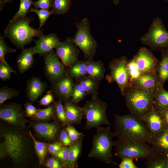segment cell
<instances>
[{"label": "cell", "mask_w": 168, "mask_h": 168, "mask_svg": "<svg viewBox=\"0 0 168 168\" xmlns=\"http://www.w3.org/2000/svg\"><path fill=\"white\" fill-rule=\"evenodd\" d=\"M128 61L126 57L122 56L113 59L110 63V73L106 77L109 83L115 82L123 95L130 86V81L127 69Z\"/></svg>", "instance_id": "9"}, {"label": "cell", "mask_w": 168, "mask_h": 168, "mask_svg": "<svg viewBox=\"0 0 168 168\" xmlns=\"http://www.w3.org/2000/svg\"><path fill=\"white\" fill-rule=\"evenodd\" d=\"M54 95L51 89L48 91L46 94L39 101V104L48 106L54 101Z\"/></svg>", "instance_id": "45"}, {"label": "cell", "mask_w": 168, "mask_h": 168, "mask_svg": "<svg viewBox=\"0 0 168 168\" xmlns=\"http://www.w3.org/2000/svg\"><path fill=\"white\" fill-rule=\"evenodd\" d=\"M69 137L72 143L75 142L83 134L77 130L73 125H68L65 128Z\"/></svg>", "instance_id": "42"}, {"label": "cell", "mask_w": 168, "mask_h": 168, "mask_svg": "<svg viewBox=\"0 0 168 168\" xmlns=\"http://www.w3.org/2000/svg\"><path fill=\"white\" fill-rule=\"evenodd\" d=\"M29 12H34L37 15L40 21L39 29H41L50 15L54 14V12L52 10L49 11L48 10L38 9L31 7L29 10Z\"/></svg>", "instance_id": "37"}, {"label": "cell", "mask_w": 168, "mask_h": 168, "mask_svg": "<svg viewBox=\"0 0 168 168\" xmlns=\"http://www.w3.org/2000/svg\"><path fill=\"white\" fill-rule=\"evenodd\" d=\"M25 112L21 105L11 103L0 108V118L4 121L17 127H23L26 122Z\"/></svg>", "instance_id": "11"}, {"label": "cell", "mask_w": 168, "mask_h": 168, "mask_svg": "<svg viewBox=\"0 0 168 168\" xmlns=\"http://www.w3.org/2000/svg\"><path fill=\"white\" fill-rule=\"evenodd\" d=\"M87 95V93L82 86L78 83L76 82L70 100L72 103L77 104L83 100Z\"/></svg>", "instance_id": "35"}, {"label": "cell", "mask_w": 168, "mask_h": 168, "mask_svg": "<svg viewBox=\"0 0 168 168\" xmlns=\"http://www.w3.org/2000/svg\"><path fill=\"white\" fill-rule=\"evenodd\" d=\"M114 129L118 139L135 140L150 144L152 134L142 119L132 114H114Z\"/></svg>", "instance_id": "1"}, {"label": "cell", "mask_w": 168, "mask_h": 168, "mask_svg": "<svg viewBox=\"0 0 168 168\" xmlns=\"http://www.w3.org/2000/svg\"><path fill=\"white\" fill-rule=\"evenodd\" d=\"M154 92L131 85L122 95L131 113L142 119L154 103Z\"/></svg>", "instance_id": "4"}, {"label": "cell", "mask_w": 168, "mask_h": 168, "mask_svg": "<svg viewBox=\"0 0 168 168\" xmlns=\"http://www.w3.org/2000/svg\"><path fill=\"white\" fill-rule=\"evenodd\" d=\"M159 83L154 92V103L160 110L168 108V91Z\"/></svg>", "instance_id": "28"}, {"label": "cell", "mask_w": 168, "mask_h": 168, "mask_svg": "<svg viewBox=\"0 0 168 168\" xmlns=\"http://www.w3.org/2000/svg\"><path fill=\"white\" fill-rule=\"evenodd\" d=\"M159 110L166 125V129L168 130V108Z\"/></svg>", "instance_id": "50"}, {"label": "cell", "mask_w": 168, "mask_h": 168, "mask_svg": "<svg viewBox=\"0 0 168 168\" xmlns=\"http://www.w3.org/2000/svg\"><path fill=\"white\" fill-rule=\"evenodd\" d=\"M32 16L16 20L8 24L4 31L5 37L9 39L18 49H23L25 46L34 40V37L43 35V30L31 27L30 23L33 21Z\"/></svg>", "instance_id": "2"}, {"label": "cell", "mask_w": 168, "mask_h": 168, "mask_svg": "<svg viewBox=\"0 0 168 168\" xmlns=\"http://www.w3.org/2000/svg\"><path fill=\"white\" fill-rule=\"evenodd\" d=\"M44 56V72L47 79L52 84L65 73V66L53 50Z\"/></svg>", "instance_id": "10"}, {"label": "cell", "mask_w": 168, "mask_h": 168, "mask_svg": "<svg viewBox=\"0 0 168 168\" xmlns=\"http://www.w3.org/2000/svg\"><path fill=\"white\" fill-rule=\"evenodd\" d=\"M115 155L122 159L128 158L132 159H147L156 151L148 143L135 140H122L118 139L114 142Z\"/></svg>", "instance_id": "5"}, {"label": "cell", "mask_w": 168, "mask_h": 168, "mask_svg": "<svg viewBox=\"0 0 168 168\" xmlns=\"http://www.w3.org/2000/svg\"><path fill=\"white\" fill-rule=\"evenodd\" d=\"M75 25L77 32L73 39L74 43L83 52L86 61L93 60L98 45L91 34L88 19L84 18L79 22L75 23Z\"/></svg>", "instance_id": "7"}, {"label": "cell", "mask_w": 168, "mask_h": 168, "mask_svg": "<svg viewBox=\"0 0 168 168\" xmlns=\"http://www.w3.org/2000/svg\"><path fill=\"white\" fill-rule=\"evenodd\" d=\"M22 50L16 61L17 68L21 73H23L30 68L35 61L33 47Z\"/></svg>", "instance_id": "21"}, {"label": "cell", "mask_w": 168, "mask_h": 168, "mask_svg": "<svg viewBox=\"0 0 168 168\" xmlns=\"http://www.w3.org/2000/svg\"><path fill=\"white\" fill-rule=\"evenodd\" d=\"M63 146L60 142H56L49 144L47 148L49 152L54 156L61 149Z\"/></svg>", "instance_id": "47"}, {"label": "cell", "mask_w": 168, "mask_h": 168, "mask_svg": "<svg viewBox=\"0 0 168 168\" xmlns=\"http://www.w3.org/2000/svg\"><path fill=\"white\" fill-rule=\"evenodd\" d=\"M16 72V71L12 69L9 65L0 63V78L2 81H7L10 78L12 73Z\"/></svg>", "instance_id": "41"}, {"label": "cell", "mask_w": 168, "mask_h": 168, "mask_svg": "<svg viewBox=\"0 0 168 168\" xmlns=\"http://www.w3.org/2000/svg\"><path fill=\"white\" fill-rule=\"evenodd\" d=\"M26 113L27 116L32 117L37 113L38 110L34 106L29 103L27 101L25 104Z\"/></svg>", "instance_id": "49"}, {"label": "cell", "mask_w": 168, "mask_h": 168, "mask_svg": "<svg viewBox=\"0 0 168 168\" xmlns=\"http://www.w3.org/2000/svg\"><path fill=\"white\" fill-rule=\"evenodd\" d=\"M105 72L104 64L101 61H89L87 72L91 77L100 81L104 77Z\"/></svg>", "instance_id": "27"}, {"label": "cell", "mask_w": 168, "mask_h": 168, "mask_svg": "<svg viewBox=\"0 0 168 168\" xmlns=\"http://www.w3.org/2000/svg\"><path fill=\"white\" fill-rule=\"evenodd\" d=\"M62 100L60 99L58 101L53 102L56 111L57 117L63 126L69 125L67 120L65 109L62 104Z\"/></svg>", "instance_id": "36"}, {"label": "cell", "mask_w": 168, "mask_h": 168, "mask_svg": "<svg viewBox=\"0 0 168 168\" xmlns=\"http://www.w3.org/2000/svg\"><path fill=\"white\" fill-rule=\"evenodd\" d=\"M84 136L83 134L77 140L69 147V168H77L78 167V161L82 154Z\"/></svg>", "instance_id": "22"}, {"label": "cell", "mask_w": 168, "mask_h": 168, "mask_svg": "<svg viewBox=\"0 0 168 168\" xmlns=\"http://www.w3.org/2000/svg\"><path fill=\"white\" fill-rule=\"evenodd\" d=\"M140 40L153 50H168V31L159 17L153 20L148 31L141 36Z\"/></svg>", "instance_id": "8"}, {"label": "cell", "mask_w": 168, "mask_h": 168, "mask_svg": "<svg viewBox=\"0 0 168 168\" xmlns=\"http://www.w3.org/2000/svg\"><path fill=\"white\" fill-rule=\"evenodd\" d=\"M164 153H166L165 157L166 160V168H168V152Z\"/></svg>", "instance_id": "52"}, {"label": "cell", "mask_w": 168, "mask_h": 168, "mask_svg": "<svg viewBox=\"0 0 168 168\" xmlns=\"http://www.w3.org/2000/svg\"><path fill=\"white\" fill-rule=\"evenodd\" d=\"M54 156L61 161L64 167L68 168L69 162L68 147L63 146L61 149Z\"/></svg>", "instance_id": "40"}, {"label": "cell", "mask_w": 168, "mask_h": 168, "mask_svg": "<svg viewBox=\"0 0 168 168\" xmlns=\"http://www.w3.org/2000/svg\"><path fill=\"white\" fill-rule=\"evenodd\" d=\"M121 162L118 165L119 168H138L134 164L133 159L128 158H123Z\"/></svg>", "instance_id": "48"}, {"label": "cell", "mask_w": 168, "mask_h": 168, "mask_svg": "<svg viewBox=\"0 0 168 168\" xmlns=\"http://www.w3.org/2000/svg\"><path fill=\"white\" fill-rule=\"evenodd\" d=\"M127 69L129 79L130 86L142 74L137 68L133 59L129 61H128L127 64Z\"/></svg>", "instance_id": "38"}, {"label": "cell", "mask_w": 168, "mask_h": 168, "mask_svg": "<svg viewBox=\"0 0 168 168\" xmlns=\"http://www.w3.org/2000/svg\"><path fill=\"white\" fill-rule=\"evenodd\" d=\"M89 61L78 60L67 67L65 73L76 81L87 75V68Z\"/></svg>", "instance_id": "24"}, {"label": "cell", "mask_w": 168, "mask_h": 168, "mask_svg": "<svg viewBox=\"0 0 168 168\" xmlns=\"http://www.w3.org/2000/svg\"><path fill=\"white\" fill-rule=\"evenodd\" d=\"M149 144L157 152H168V130L152 134Z\"/></svg>", "instance_id": "23"}, {"label": "cell", "mask_w": 168, "mask_h": 168, "mask_svg": "<svg viewBox=\"0 0 168 168\" xmlns=\"http://www.w3.org/2000/svg\"><path fill=\"white\" fill-rule=\"evenodd\" d=\"M20 93L14 89L4 85L0 88V105L8 99L13 98L19 95Z\"/></svg>", "instance_id": "34"}, {"label": "cell", "mask_w": 168, "mask_h": 168, "mask_svg": "<svg viewBox=\"0 0 168 168\" xmlns=\"http://www.w3.org/2000/svg\"><path fill=\"white\" fill-rule=\"evenodd\" d=\"M29 134L33 141L35 147L39 162L42 164L44 161L46 154L47 147L44 142L38 141L33 136L31 132L29 131Z\"/></svg>", "instance_id": "33"}, {"label": "cell", "mask_w": 168, "mask_h": 168, "mask_svg": "<svg viewBox=\"0 0 168 168\" xmlns=\"http://www.w3.org/2000/svg\"><path fill=\"white\" fill-rule=\"evenodd\" d=\"M75 83L73 79L66 73L52 84L51 90L54 95L62 101L70 100Z\"/></svg>", "instance_id": "14"}, {"label": "cell", "mask_w": 168, "mask_h": 168, "mask_svg": "<svg viewBox=\"0 0 168 168\" xmlns=\"http://www.w3.org/2000/svg\"><path fill=\"white\" fill-rule=\"evenodd\" d=\"M60 142L65 146L69 147L73 143L70 139L68 134L65 129H62L59 135Z\"/></svg>", "instance_id": "46"}, {"label": "cell", "mask_w": 168, "mask_h": 168, "mask_svg": "<svg viewBox=\"0 0 168 168\" xmlns=\"http://www.w3.org/2000/svg\"><path fill=\"white\" fill-rule=\"evenodd\" d=\"M46 166L49 168H62L64 166L61 161L54 156L49 158L45 164Z\"/></svg>", "instance_id": "44"}, {"label": "cell", "mask_w": 168, "mask_h": 168, "mask_svg": "<svg viewBox=\"0 0 168 168\" xmlns=\"http://www.w3.org/2000/svg\"><path fill=\"white\" fill-rule=\"evenodd\" d=\"M142 119L152 135L166 129L159 110L154 103Z\"/></svg>", "instance_id": "15"}, {"label": "cell", "mask_w": 168, "mask_h": 168, "mask_svg": "<svg viewBox=\"0 0 168 168\" xmlns=\"http://www.w3.org/2000/svg\"><path fill=\"white\" fill-rule=\"evenodd\" d=\"M4 36L0 35V62L7 65L9 64L5 59L6 54L8 53L15 52L16 50L9 47L4 40Z\"/></svg>", "instance_id": "39"}, {"label": "cell", "mask_w": 168, "mask_h": 168, "mask_svg": "<svg viewBox=\"0 0 168 168\" xmlns=\"http://www.w3.org/2000/svg\"><path fill=\"white\" fill-rule=\"evenodd\" d=\"M48 86L46 83L37 77H33L26 83V93L30 101H36Z\"/></svg>", "instance_id": "17"}, {"label": "cell", "mask_w": 168, "mask_h": 168, "mask_svg": "<svg viewBox=\"0 0 168 168\" xmlns=\"http://www.w3.org/2000/svg\"><path fill=\"white\" fill-rule=\"evenodd\" d=\"M72 4V0H52V9L54 14L59 15L68 12Z\"/></svg>", "instance_id": "31"}, {"label": "cell", "mask_w": 168, "mask_h": 168, "mask_svg": "<svg viewBox=\"0 0 168 168\" xmlns=\"http://www.w3.org/2000/svg\"><path fill=\"white\" fill-rule=\"evenodd\" d=\"M77 46L73 39L68 37L55 49L56 54L65 67H69L78 60L79 51Z\"/></svg>", "instance_id": "12"}, {"label": "cell", "mask_w": 168, "mask_h": 168, "mask_svg": "<svg viewBox=\"0 0 168 168\" xmlns=\"http://www.w3.org/2000/svg\"><path fill=\"white\" fill-rule=\"evenodd\" d=\"M161 52V59L158 64L156 74L159 83L163 86L168 80V50Z\"/></svg>", "instance_id": "26"}, {"label": "cell", "mask_w": 168, "mask_h": 168, "mask_svg": "<svg viewBox=\"0 0 168 168\" xmlns=\"http://www.w3.org/2000/svg\"><path fill=\"white\" fill-rule=\"evenodd\" d=\"M92 139V147L88 156L107 164L117 165L112 160V151L114 146L113 138L116 136L110 127H100Z\"/></svg>", "instance_id": "3"}, {"label": "cell", "mask_w": 168, "mask_h": 168, "mask_svg": "<svg viewBox=\"0 0 168 168\" xmlns=\"http://www.w3.org/2000/svg\"></svg>", "instance_id": "54"}, {"label": "cell", "mask_w": 168, "mask_h": 168, "mask_svg": "<svg viewBox=\"0 0 168 168\" xmlns=\"http://www.w3.org/2000/svg\"><path fill=\"white\" fill-rule=\"evenodd\" d=\"M159 84L156 72H152L142 74L130 86L155 92Z\"/></svg>", "instance_id": "20"}, {"label": "cell", "mask_w": 168, "mask_h": 168, "mask_svg": "<svg viewBox=\"0 0 168 168\" xmlns=\"http://www.w3.org/2000/svg\"><path fill=\"white\" fill-rule=\"evenodd\" d=\"M60 127L61 125L57 122L37 123L34 125V129L39 136L51 141L57 139Z\"/></svg>", "instance_id": "18"}, {"label": "cell", "mask_w": 168, "mask_h": 168, "mask_svg": "<svg viewBox=\"0 0 168 168\" xmlns=\"http://www.w3.org/2000/svg\"><path fill=\"white\" fill-rule=\"evenodd\" d=\"M66 117L69 125H77L82 124L81 121L84 115L82 107L72 103L70 100L63 101Z\"/></svg>", "instance_id": "19"}, {"label": "cell", "mask_w": 168, "mask_h": 168, "mask_svg": "<svg viewBox=\"0 0 168 168\" xmlns=\"http://www.w3.org/2000/svg\"><path fill=\"white\" fill-rule=\"evenodd\" d=\"M20 5L19 10L14 16L9 20V22H12L16 20L26 17L33 2L32 0H20Z\"/></svg>", "instance_id": "32"}, {"label": "cell", "mask_w": 168, "mask_h": 168, "mask_svg": "<svg viewBox=\"0 0 168 168\" xmlns=\"http://www.w3.org/2000/svg\"><path fill=\"white\" fill-rule=\"evenodd\" d=\"M82 107L86 119L85 130L93 128H97L103 124L110 125L107 116V105L98 96L91 97V99L86 101Z\"/></svg>", "instance_id": "6"}, {"label": "cell", "mask_w": 168, "mask_h": 168, "mask_svg": "<svg viewBox=\"0 0 168 168\" xmlns=\"http://www.w3.org/2000/svg\"><path fill=\"white\" fill-rule=\"evenodd\" d=\"M31 117L36 120L40 121L55 119L57 116L54 105L50 104L46 108L38 109L36 113Z\"/></svg>", "instance_id": "29"}, {"label": "cell", "mask_w": 168, "mask_h": 168, "mask_svg": "<svg viewBox=\"0 0 168 168\" xmlns=\"http://www.w3.org/2000/svg\"><path fill=\"white\" fill-rule=\"evenodd\" d=\"M13 0H0V11L1 12L3 7L7 3L10 2Z\"/></svg>", "instance_id": "51"}, {"label": "cell", "mask_w": 168, "mask_h": 168, "mask_svg": "<svg viewBox=\"0 0 168 168\" xmlns=\"http://www.w3.org/2000/svg\"><path fill=\"white\" fill-rule=\"evenodd\" d=\"M165 1L166 2L168 3V0H163Z\"/></svg>", "instance_id": "53"}, {"label": "cell", "mask_w": 168, "mask_h": 168, "mask_svg": "<svg viewBox=\"0 0 168 168\" xmlns=\"http://www.w3.org/2000/svg\"><path fill=\"white\" fill-rule=\"evenodd\" d=\"M52 0H38L33 2L32 5L36 9L48 10L52 7Z\"/></svg>", "instance_id": "43"}, {"label": "cell", "mask_w": 168, "mask_h": 168, "mask_svg": "<svg viewBox=\"0 0 168 168\" xmlns=\"http://www.w3.org/2000/svg\"><path fill=\"white\" fill-rule=\"evenodd\" d=\"M35 41L33 51L34 54H38L40 56H44L52 51L61 42L55 33L43 35Z\"/></svg>", "instance_id": "16"}, {"label": "cell", "mask_w": 168, "mask_h": 168, "mask_svg": "<svg viewBox=\"0 0 168 168\" xmlns=\"http://www.w3.org/2000/svg\"><path fill=\"white\" fill-rule=\"evenodd\" d=\"M160 153L156 152L146 159V167L148 168H166V160L165 157L162 158Z\"/></svg>", "instance_id": "30"}, {"label": "cell", "mask_w": 168, "mask_h": 168, "mask_svg": "<svg viewBox=\"0 0 168 168\" xmlns=\"http://www.w3.org/2000/svg\"><path fill=\"white\" fill-rule=\"evenodd\" d=\"M132 59L141 74L156 72L159 62L152 52L146 48H141Z\"/></svg>", "instance_id": "13"}, {"label": "cell", "mask_w": 168, "mask_h": 168, "mask_svg": "<svg viewBox=\"0 0 168 168\" xmlns=\"http://www.w3.org/2000/svg\"><path fill=\"white\" fill-rule=\"evenodd\" d=\"M100 82L87 74L76 81V82L79 84L88 95L95 97L98 96Z\"/></svg>", "instance_id": "25"}]
</instances>
